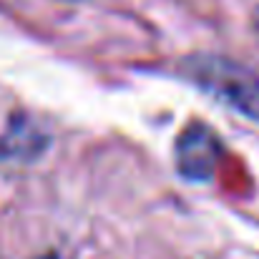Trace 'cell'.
<instances>
[{
    "label": "cell",
    "mask_w": 259,
    "mask_h": 259,
    "mask_svg": "<svg viewBox=\"0 0 259 259\" xmlns=\"http://www.w3.org/2000/svg\"><path fill=\"white\" fill-rule=\"evenodd\" d=\"M184 76L204 93L232 108L234 113L259 121V76L244 63L217 56L199 53L184 61Z\"/></svg>",
    "instance_id": "1"
},
{
    "label": "cell",
    "mask_w": 259,
    "mask_h": 259,
    "mask_svg": "<svg viewBox=\"0 0 259 259\" xmlns=\"http://www.w3.org/2000/svg\"><path fill=\"white\" fill-rule=\"evenodd\" d=\"M222 144L206 123H189L176 141V169L189 181H206L219 164Z\"/></svg>",
    "instance_id": "2"
},
{
    "label": "cell",
    "mask_w": 259,
    "mask_h": 259,
    "mask_svg": "<svg viewBox=\"0 0 259 259\" xmlns=\"http://www.w3.org/2000/svg\"><path fill=\"white\" fill-rule=\"evenodd\" d=\"M51 136L40 121L30 113H13L3 136H0V156L10 161H33L46 154Z\"/></svg>",
    "instance_id": "3"
},
{
    "label": "cell",
    "mask_w": 259,
    "mask_h": 259,
    "mask_svg": "<svg viewBox=\"0 0 259 259\" xmlns=\"http://www.w3.org/2000/svg\"><path fill=\"white\" fill-rule=\"evenodd\" d=\"M35 259H66V254H61V252H46V254H40V257Z\"/></svg>",
    "instance_id": "4"
},
{
    "label": "cell",
    "mask_w": 259,
    "mask_h": 259,
    "mask_svg": "<svg viewBox=\"0 0 259 259\" xmlns=\"http://www.w3.org/2000/svg\"><path fill=\"white\" fill-rule=\"evenodd\" d=\"M254 25L259 28V8H257V13H254Z\"/></svg>",
    "instance_id": "5"
}]
</instances>
